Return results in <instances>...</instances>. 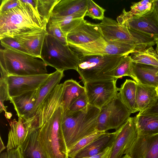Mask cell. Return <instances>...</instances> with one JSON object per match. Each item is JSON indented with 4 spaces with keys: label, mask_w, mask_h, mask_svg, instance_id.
<instances>
[{
    "label": "cell",
    "mask_w": 158,
    "mask_h": 158,
    "mask_svg": "<svg viewBox=\"0 0 158 158\" xmlns=\"http://www.w3.org/2000/svg\"><path fill=\"white\" fill-rule=\"evenodd\" d=\"M87 0H60L54 7L50 17L60 18L86 11Z\"/></svg>",
    "instance_id": "22"
},
{
    "label": "cell",
    "mask_w": 158,
    "mask_h": 158,
    "mask_svg": "<svg viewBox=\"0 0 158 158\" xmlns=\"http://www.w3.org/2000/svg\"><path fill=\"white\" fill-rule=\"evenodd\" d=\"M135 117L138 134L147 135L158 133V116L138 114Z\"/></svg>",
    "instance_id": "27"
},
{
    "label": "cell",
    "mask_w": 158,
    "mask_h": 158,
    "mask_svg": "<svg viewBox=\"0 0 158 158\" xmlns=\"http://www.w3.org/2000/svg\"><path fill=\"white\" fill-rule=\"evenodd\" d=\"M139 114L144 115L158 116V98L152 106L143 111L139 112Z\"/></svg>",
    "instance_id": "40"
},
{
    "label": "cell",
    "mask_w": 158,
    "mask_h": 158,
    "mask_svg": "<svg viewBox=\"0 0 158 158\" xmlns=\"http://www.w3.org/2000/svg\"><path fill=\"white\" fill-rule=\"evenodd\" d=\"M156 51L158 54V37L156 38Z\"/></svg>",
    "instance_id": "45"
},
{
    "label": "cell",
    "mask_w": 158,
    "mask_h": 158,
    "mask_svg": "<svg viewBox=\"0 0 158 158\" xmlns=\"http://www.w3.org/2000/svg\"><path fill=\"white\" fill-rule=\"evenodd\" d=\"M156 87L136 82V112L143 111L152 106L158 98Z\"/></svg>",
    "instance_id": "21"
},
{
    "label": "cell",
    "mask_w": 158,
    "mask_h": 158,
    "mask_svg": "<svg viewBox=\"0 0 158 158\" xmlns=\"http://www.w3.org/2000/svg\"><path fill=\"white\" fill-rule=\"evenodd\" d=\"M152 13L158 22V0H154Z\"/></svg>",
    "instance_id": "43"
},
{
    "label": "cell",
    "mask_w": 158,
    "mask_h": 158,
    "mask_svg": "<svg viewBox=\"0 0 158 158\" xmlns=\"http://www.w3.org/2000/svg\"><path fill=\"white\" fill-rule=\"evenodd\" d=\"M7 158H23L19 147L7 152Z\"/></svg>",
    "instance_id": "42"
},
{
    "label": "cell",
    "mask_w": 158,
    "mask_h": 158,
    "mask_svg": "<svg viewBox=\"0 0 158 158\" xmlns=\"http://www.w3.org/2000/svg\"><path fill=\"white\" fill-rule=\"evenodd\" d=\"M63 83L62 103L63 114H64L72 103L85 92V90L84 86L73 79L66 80Z\"/></svg>",
    "instance_id": "24"
},
{
    "label": "cell",
    "mask_w": 158,
    "mask_h": 158,
    "mask_svg": "<svg viewBox=\"0 0 158 158\" xmlns=\"http://www.w3.org/2000/svg\"><path fill=\"white\" fill-rule=\"evenodd\" d=\"M89 104L85 92L76 99L71 104L67 111L63 115H69L87 108Z\"/></svg>",
    "instance_id": "36"
},
{
    "label": "cell",
    "mask_w": 158,
    "mask_h": 158,
    "mask_svg": "<svg viewBox=\"0 0 158 158\" xmlns=\"http://www.w3.org/2000/svg\"><path fill=\"white\" fill-rule=\"evenodd\" d=\"M118 94L130 111L131 113L136 112L135 102L136 94V82L134 80L126 79L118 88Z\"/></svg>",
    "instance_id": "26"
},
{
    "label": "cell",
    "mask_w": 158,
    "mask_h": 158,
    "mask_svg": "<svg viewBox=\"0 0 158 158\" xmlns=\"http://www.w3.org/2000/svg\"><path fill=\"white\" fill-rule=\"evenodd\" d=\"M36 58L15 50L0 49V77L47 74V64Z\"/></svg>",
    "instance_id": "4"
},
{
    "label": "cell",
    "mask_w": 158,
    "mask_h": 158,
    "mask_svg": "<svg viewBox=\"0 0 158 158\" xmlns=\"http://www.w3.org/2000/svg\"><path fill=\"white\" fill-rule=\"evenodd\" d=\"M50 74L4 77L7 84L10 98L39 88L46 81Z\"/></svg>",
    "instance_id": "12"
},
{
    "label": "cell",
    "mask_w": 158,
    "mask_h": 158,
    "mask_svg": "<svg viewBox=\"0 0 158 158\" xmlns=\"http://www.w3.org/2000/svg\"><path fill=\"white\" fill-rule=\"evenodd\" d=\"M64 76V72L58 70H56L50 73L45 83L38 89L35 105L31 118L34 115L39 106L55 87L59 84Z\"/></svg>",
    "instance_id": "25"
},
{
    "label": "cell",
    "mask_w": 158,
    "mask_h": 158,
    "mask_svg": "<svg viewBox=\"0 0 158 158\" xmlns=\"http://www.w3.org/2000/svg\"><path fill=\"white\" fill-rule=\"evenodd\" d=\"M124 154L131 158H158V133L147 135L138 134Z\"/></svg>",
    "instance_id": "13"
},
{
    "label": "cell",
    "mask_w": 158,
    "mask_h": 158,
    "mask_svg": "<svg viewBox=\"0 0 158 158\" xmlns=\"http://www.w3.org/2000/svg\"><path fill=\"white\" fill-rule=\"evenodd\" d=\"M158 71V67L133 63L134 80L138 83L156 87L158 86V76L156 75Z\"/></svg>",
    "instance_id": "23"
},
{
    "label": "cell",
    "mask_w": 158,
    "mask_h": 158,
    "mask_svg": "<svg viewBox=\"0 0 158 158\" xmlns=\"http://www.w3.org/2000/svg\"><path fill=\"white\" fill-rule=\"evenodd\" d=\"M60 0H36L38 13L47 23L54 7Z\"/></svg>",
    "instance_id": "32"
},
{
    "label": "cell",
    "mask_w": 158,
    "mask_h": 158,
    "mask_svg": "<svg viewBox=\"0 0 158 158\" xmlns=\"http://www.w3.org/2000/svg\"><path fill=\"white\" fill-rule=\"evenodd\" d=\"M9 124L10 129L8 135L7 152L20 147L26 139L29 131L21 117H18V121L15 119L11 121Z\"/></svg>",
    "instance_id": "19"
},
{
    "label": "cell",
    "mask_w": 158,
    "mask_h": 158,
    "mask_svg": "<svg viewBox=\"0 0 158 158\" xmlns=\"http://www.w3.org/2000/svg\"><path fill=\"white\" fill-rule=\"evenodd\" d=\"M0 152L1 153V152L6 148V147L4 144L1 137H0Z\"/></svg>",
    "instance_id": "44"
},
{
    "label": "cell",
    "mask_w": 158,
    "mask_h": 158,
    "mask_svg": "<svg viewBox=\"0 0 158 158\" xmlns=\"http://www.w3.org/2000/svg\"><path fill=\"white\" fill-rule=\"evenodd\" d=\"M122 55H91L80 56L77 71L86 83L112 81L114 73L123 56Z\"/></svg>",
    "instance_id": "5"
},
{
    "label": "cell",
    "mask_w": 158,
    "mask_h": 158,
    "mask_svg": "<svg viewBox=\"0 0 158 158\" xmlns=\"http://www.w3.org/2000/svg\"><path fill=\"white\" fill-rule=\"evenodd\" d=\"M40 58L56 70L64 72L77 70L80 56L70 48L54 37L47 34L42 47Z\"/></svg>",
    "instance_id": "6"
},
{
    "label": "cell",
    "mask_w": 158,
    "mask_h": 158,
    "mask_svg": "<svg viewBox=\"0 0 158 158\" xmlns=\"http://www.w3.org/2000/svg\"><path fill=\"white\" fill-rule=\"evenodd\" d=\"M0 40L1 44L4 48L13 49L28 54L13 37H5L0 39Z\"/></svg>",
    "instance_id": "38"
},
{
    "label": "cell",
    "mask_w": 158,
    "mask_h": 158,
    "mask_svg": "<svg viewBox=\"0 0 158 158\" xmlns=\"http://www.w3.org/2000/svg\"><path fill=\"white\" fill-rule=\"evenodd\" d=\"M117 130L118 132L113 145L111 158H121L137 137L135 117H130Z\"/></svg>",
    "instance_id": "14"
},
{
    "label": "cell",
    "mask_w": 158,
    "mask_h": 158,
    "mask_svg": "<svg viewBox=\"0 0 158 158\" xmlns=\"http://www.w3.org/2000/svg\"><path fill=\"white\" fill-rule=\"evenodd\" d=\"M20 0L18 6L0 15V39L13 37L31 30L46 27L47 23L37 17L27 4Z\"/></svg>",
    "instance_id": "3"
},
{
    "label": "cell",
    "mask_w": 158,
    "mask_h": 158,
    "mask_svg": "<svg viewBox=\"0 0 158 158\" xmlns=\"http://www.w3.org/2000/svg\"><path fill=\"white\" fill-rule=\"evenodd\" d=\"M106 41H118L134 46L137 51L145 49L156 44L155 38L130 29L119 24L115 20L105 17L98 24Z\"/></svg>",
    "instance_id": "7"
},
{
    "label": "cell",
    "mask_w": 158,
    "mask_h": 158,
    "mask_svg": "<svg viewBox=\"0 0 158 158\" xmlns=\"http://www.w3.org/2000/svg\"><path fill=\"white\" fill-rule=\"evenodd\" d=\"M69 46L81 56L91 55L124 56L137 51L134 46L130 44L118 41L108 42L102 37L86 44Z\"/></svg>",
    "instance_id": "9"
},
{
    "label": "cell",
    "mask_w": 158,
    "mask_h": 158,
    "mask_svg": "<svg viewBox=\"0 0 158 158\" xmlns=\"http://www.w3.org/2000/svg\"><path fill=\"white\" fill-rule=\"evenodd\" d=\"M131 114L117 94L101 109L97 121V131L105 132L111 129L116 131L127 122Z\"/></svg>",
    "instance_id": "8"
},
{
    "label": "cell",
    "mask_w": 158,
    "mask_h": 158,
    "mask_svg": "<svg viewBox=\"0 0 158 158\" xmlns=\"http://www.w3.org/2000/svg\"><path fill=\"white\" fill-rule=\"evenodd\" d=\"M117 80L86 83L84 84L88 104L101 109L117 95Z\"/></svg>",
    "instance_id": "10"
},
{
    "label": "cell",
    "mask_w": 158,
    "mask_h": 158,
    "mask_svg": "<svg viewBox=\"0 0 158 158\" xmlns=\"http://www.w3.org/2000/svg\"><path fill=\"white\" fill-rule=\"evenodd\" d=\"M154 0H143L132 3L129 11L132 16H143L151 11L153 8Z\"/></svg>",
    "instance_id": "33"
},
{
    "label": "cell",
    "mask_w": 158,
    "mask_h": 158,
    "mask_svg": "<svg viewBox=\"0 0 158 158\" xmlns=\"http://www.w3.org/2000/svg\"><path fill=\"white\" fill-rule=\"evenodd\" d=\"M156 75L157 76H158V72H157V73H156Z\"/></svg>",
    "instance_id": "48"
},
{
    "label": "cell",
    "mask_w": 158,
    "mask_h": 158,
    "mask_svg": "<svg viewBox=\"0 0 158 158\" xmlns=\"http://www.w3.org/2000/svg\"><path fill=\"white\" fill-rule=\"evenodd\" d=\"M157 94L158 96V86L156 88Z\"/></svg>",
    "instance_id": "47"
},
{
    "label": "cell",
    "mask_w": 158,
    "mask_h": 158,
    "mask_svg": "<svg viewBox=\"0 0 158 158\" xmlns=\"http://www.w3.org/2000/svg\"><path fill=\"white\" fill-rule=\"evenodd\" d=\"M133 63L158 67V54L151 46L131 54Z\"/></svg>",
    "instance_id": "29"
},
{
    "label": "cell",
    "mask_w": 158,
    "mask_h": 158,
    "mask_svg": "<svg viewBox=\"0 0 158 158\" xmlns=\"http://www.w3.org/2000/svg\"><path fill=\"white\" fill-rule=\"evenodd\" d=\"M62 94L55 88L30 118L32 127L39 129L38 139L47 158H69L61 127Z\"/></svg>",
    "instance_id": "1"
},
{
    "label": "cell",
    "mask_w": 158,
    "mask_h": 158,
    "mask_svg": "<svg viewBox=\"0 0 158 158\" xmlns=\"http://www.w3.org/2000/svg\"><path fill=\"white\" fill-rule=\"evenodd\" d=\"M39 129H29L26 139L19 147L23 158H47L38 139Z\"/></svg>",
    "instance_id": "20"
},
{
    "label": "cell",
    "mask_w": 158,
    "mask_h": 158,
    "mask_svg": "<svg viewBox=\"0 0 158 158\" xmlns=\"http://www.w3.org/2000/svg\"><path fill=\"white\" fill-rule=\"evenodd\" d=\"M38 89L10 98V101L13 104L18 117L26 120L31 117L36 102Z\"/></svg>",
    "instance_id": "17"
},
{
    "label": "cell",
    "mask_w": 158,
    "mask_h": 158,
    "mask_svg": "<svg viewBox=\"0 0 158 158\" xmlns=\"http://www.w3.org/2000/svg\"><path fill=\"white\" fill-rule=\"evenodd\" d=\"M21 3L20 0H2L0 7V15L18 6Z\"/></svg>",
    "instance_id": "39"
},
{
    "label": "cell",
    "mask_w": 158,
    "mask_h": 158,
    "mask_svg": "<svg viewBox=\"0 0 158 158\" xmlns=\"http://www.w3.org/2000/svg\"><path fill=\"white\" fill-rule=\"evenodd\" d=\"M102 37V34L98 24L91 23L84 20L79 25L67 35L69 46L89 43Z\"/></svg>",
    "instance_id": "15"
},
{
    "label": "cell",
    "mask_w": 158,
    "mask_h": 158,
    "mask_svg": "<svg viewBox=\"0 0 158 158\" xmlns=\"http://www.w3.org/2000/svg\"><path fill=\"white\" fill-rule=\"evenodd\" d=\"M118 131L105 132L79 152L74 158H88L101 153L112 146L118 134Z\"/></svg>",
    "instance_id": "18"
},
{
    "label": "cell",
    "mask_w": 158,
    "mask_h": 158,
    "mask_svg": "<svg viewBox=\"0 0 158 158\" xmlns=\"http://www.w3.org/2000/svg\"><path fill=\"white\" fill-rule=\"evenodd\" d=\"M47 34L45 27L24 32L13 38L29 55L40 58L42 47Z\"/></svg>",
    "instance_id": "16"
},
{
    "label": "cell",
    "mask_w": 158,
    "mask_h": 158,
    "mask_svg": "<svg viewBox=\"0 0 158 158\" xmlns=\"http://www.w3.org/2000/svg\"><path fill=\"white\" fill-rule=\"evenodd\" d=\"M100 111V109L89 105L82 110L63 115L61 127L68 150L81 139L97 131Z\"/></svg>",
    "instance_id": "2"
},
{
    "label": "cell",
    "mask_w": 158,
    "mask_h": 158,
    "mask_svg": "<svg viewBox=\"0 0 158 158\" xmlns=\"http://www.w3.org/2000/svg\"><path fill=\"white\" fill-rule=\"evenodd\" d=\"M152 10L144 15L136 17L124 9L122 14L117 18V22L130 29L155 38L158 37V22Z\"/></svg>",
    "instance_id": "11"
},
{
    "label": "cell",
    "mask_w": 158,
    "mask_h": 158,
    "mask_svg": "<svg viewBox=\"0 0 158 158\" xmlns=\"http://www.w3.org/2000/svg\"><path fill=\"white\" fill-rule=\"evenodd\" d=\"M87 10L85 16L93 19L102 20L104 18L106 10L101 7L91 0H87Z\"/></svg>",
    "instance_id": "35"
},
{
    "label": "cell",
    "mask_w": 158,
    "mask_h": 158,
    "mask_svg": "<svg viewBox=\"0 0 158 158\" xmlns=\"http://www.w3.org/2000/svg\"><path fill=\"white\" fill-rule=\"evenodd\" d=\"M46 29L48 34L57 39L63 44L68 45L67 36L61 30L56 22L49 20L46 24Z\"/></svg>",
    "instance_id": "34"
},
{
    "label": "cell",
    "mask_w": 158,
    "mask_h": 158,
    "mask_svg": "<svg viewBox=\"0 0 158 158\" xmlns=\"http://www.w3.org/2000/svg\"><path fill=\"white\" fill-rule=\"evenodd\" d=\"M7 85L4 77L0 78V113L4 111L6 113V107L4 102L5 101H10Z\"/></svg>",
    "instance_id": "37"
},
{
    "label": "cell",
    "mask_w": 158,
    "mask_h": 158,
    "mask_svg": "<svg viewBox=\"0 0 158 158\" xmlns=\"http://www.w3.org/2000/svg\"><path fill=\"white\" fill-rule=\"evenodd\" d=\"M86 11L71 15L60 18L50 17L49 20L56 22L63 32L68 34L81 24L84 20Z\"/></svg>",
    "instance_id": "28"
},
{
    "label": "cell",
    "mask_w": 158,
    "mask_h": 158,
    "mask_svg": "<svg viewBox=\"0 0 158 158\" xmlns=\"http://www.w3.org/2000/svg\"><path fill=\"white\" fill-rule=\"evenodd\" d=\"M121 158H131L129 156L127 155H125L124 156H123Z\"/></svg>",
    "instance_id": "46"
},
{
    "label": "cell",
    "mask_w": 158,
    "mask_h": 158,
    "mask_svg": "<svg viewBox=\"0 0 158 158\" xmlns=\"http://www.w3.org/2000/svg\"><path fill=\"white\" fill-rule=\"evenodd\" d=\"M133 62L130 55L123 56L119 64L115 69L114 77L115 79L124 76H129L133 80L134 76L132 73Z\"/></svg>",
    "instance_id": "30"
},
{
    "label": "cell",
    "mask_w": 158,
    "mask_h": 158,
    "mask_svg": "<svg viewBox=\"0 0 158 158\" xmlns=\"http://www.w3.org/2000/svg\"><path fill=\"white\" fill-rule=\"evenodd\" d=\"M105 132L97 131L80 140L68 150L69 158H74L81 150Z\"/></svg>",
    "instance_id": "31"
},
{
    "label": "cell",
    "mask_w": 158,
    "mask_h": 158,
    "mask_svg": "<svg viewBox=\"0 0 158 158\" xmlns=\"http://www.w3.org/2000/svg\"><path fill=\"white\" fill-rule=\"evenodd\" d=\"M113 145L108 147L101 153L88 158H111Z\"/></svg>",
    "instance_id": "41"
}]
</instances>
